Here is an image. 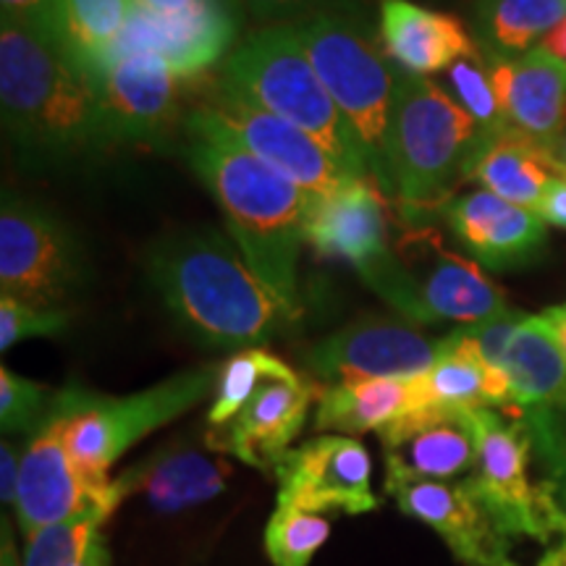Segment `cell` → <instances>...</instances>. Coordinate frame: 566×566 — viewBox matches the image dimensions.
Masks as SVG:
<instances>
[{"label":"cell","instance_id":"obj_1","mask_svg":"<svg viewBox=\"0 0 566 566\" xmlns=\"http://www.w3.org/2000/svg\"><path fill=\"white\" fill-rule=\"evenodd\" d=\"M184 132L189 166L221 208L229 237L250 260L254 273L302 313L296 265L304 223L317 195L296 187L247 150L212 105L189 113Z\"/></svg>","mask_w":566,"mask_h":566},{"label":"cell","instance_id":"obj_2","mask_svg":"<svg viewBox=\"0 0 566 566\" xmlns=\"http://www.w3.org/2000/svg\"><path fill=\"white\" fill-rule=\"evenodd\" d=\"M147 273L181 328L218 349H254L302 315L254 273L231 237L208 226L160 237L147 252Z\"/></svg>","mask_w":566,"mask_h":566},{"label":"cell","instance_id":"obj_3","mask_svg":"<svg viewBox=\"0 0 566 566\" xmlns=\"http://www.w3.org/2000/svg\"><path fill=\"white\" fill-rule=\"evenodd\" d=\"M0 111L27 166L74 163L113 142L87 74L53 40L24 27H0Z\"/></svg>","mask_w":566,"mask_h":566},{"label":"cell","instance_id":"obj_4","mask_svg":"<svg viewBox=\"0 0 566 566\" xmlns=\"http://www.w3.org/2000/svg\"><path fill=\"white\" fill-rule=\"evenodd\" d=\"M221 87L300 126L354 179L370 176L363 145L317 76L294 24H271L239 42L223 61Z\"/></svg>","mask_w":566,"mask_h":566},{"label":"cell","instance_id":"obj_5","mask_svg":"<svg viewBox=\"0 0 566 566\" xmlns=\"http://www.w3.org/2000/svg\"><path fill=\"white\" fill-rule=\"evenodd\" d=\"M218 375L221 365L189 367L129 396H105L80 386L55 391L53 412L63 417L66 449L84 483L116 501L111 467L142 438L166 428L216 394Z\"/></svg>","mask_w":566,"mask_h":566},{"label":"cell","instance_id":"obj_6","mask_svg":"<svg viewBox=\"0 0 566 566\" xmlns=\"http://www.w3.org/2000/svg\"><path fill=\"white\" fill-rule=\"evenodd\" d=\"M478 134L475 118L441 84L399 74L386 142L391 195L412 210L446 200Z\"/></svg>","mask_w":566,"mask_h":566},{"label":"cell","instance_id":"obj_7","mask_svg":"<svg viewBox=\"0 0 566 566\" xmlns=\"http://www.w3.org/2000/svg\"><path fill=\"white\" fill-rule=\"evenodd\" d=\"M294 27L317 76L363 145L370 176L386 195H391L386 142L399 74L365 30V21L315 17Z\"/></svg>","mask_w":566,"mask_h":566},{"label":"cell","instance_id":"obj_8","mask_svg":"<svg viewBox=\"0 0 566 566\" xmlns=\"http://www.w3.org/2000/svg\"><path fill=\"white\" fill-rule=\"evenodd\" d=\"M420 254L388 252L359 273L375 294L415 325H475L506 310V296L475 260L446 252L430 229L415 231Z\"/></svg>","mask_w":566,"mask_h":566},{"label":"cell","instance_id":"obj_9","mask_svg":"<svg viewBox=\"0 0 566 566\" xmlns=\"http://www.w3.org/2000/svg\"><path fill=\"white\" fill-rule=\"evenodd\" d=\"M478 464L467 485L512 541L566 537V512L546 483H533V443L520 422L499 409H475Z\"/></svg>","mask_w":566,"mask_h":566},{"label":"cell","instance_id":"obj_10","mask_svg":"<svg viewBox=\"0 0 566 566\" xmlns=\"http://www.w3.org/2000/svg\"><path fill=\"white\" fill-rule=\"evenodd\" d=\"M82 247L45 205L3 192L0 205V292L55 310L84 283Z\"/></svg>","mask_w":566,"mask_h":566},{"label":"cell","instance_id":"obj_11","mask_svg":"<svg viewBox=\"0 0 566 566\" xmlns=\"http://www.w3.org/2000/svg\"><path fill=\"white\" fill-rule=\"evenodd\" d=\"M443 338L424 336L415 323L363 317L331 336L321 338L302 354V365L315 378L365 380V378H417L436 365Z\"/></svg>","mask_w":566,"mask_h":566},{"label":"cell","instance_id":"obj_12","mask_svg":"<svg viewBox=\"0 0 566 566\" xmlns=\"http://www.w3.org/2000/svg\"><path fill=\"white\" fill-rule=\"evenodd\" d=\"M279 480L275 504L307 512L367 514L378 509L370 454L357 438L323 433L294 446L273 470Z\"/></svg>","mask_w":566,"mask_h":566},{"label":"cell","instance_id":"obj_13","mask_svg":"<svg viewBox=\"0 0 566 566\" xmlns=\"http://www.w3.org/2000/svg\"><path fill=\"white\" fill-rule=\"evenodd\" d=\"M388 483L467 478L478 464L475 409L417 407L378 430Z\"/></svg>","mask_w":566,"mask_h":566},{"label":"cell","instance_id":"obj_14","mask_svg":"<svg viewBox=\"0 0 566 566\" xmlns=\"http://www.w3.org/2000/svg\"><path fill=\"white\" fill-rule=\"evenodd\" d=\"M317 391L321 388L310 384L294 367H283L281 373L263 380V386L231 422L208 428L205 446L212 454H231L254 470L273 472L304 430Z\"/></svg>","mask_w":566,"mask_h":566},{"label":"cell","instance_id":"obj_15","mask_svg":"<svg viewBox=\"0 0 566 566\" xmlns=\"http://www.w3.org/2000/svg\"><path fill=\"white\" fill-rule=\"evenodd\" d=\"M386 493L407 516L428 525L462 566H520L512 558V537L495 522L467 480H417L388 483Z\"/></svg>","mask_w":566,"mask_h":566},{"label":"cell","instance_id":"obj_16","mask_svg":"<svg viewBox=\"0 0 566 566\" xmlns=\"http://www.w3.org/2000/svg\"><path fill=\"white\" fill-rule=\"evenodd\" d=\"M90 82L113 142H160L179 118L184 80L150 51L108 63Z\"/></svg>","mask_w":566,"mask_h":566},{"label":"cell","instance_id":"obj_17","mask_svg":"<svg viewBox=\"0 0 566 566\" xmlns=\"http://www.w3.org/2000/svg\"><path fill=\"white\" fill-rule=\"evenodd\" d=\"M237 32L239 21L229 0H210V3L197 6L187 13H176V17H158V13L137 6L129 27L113 45L105 66L129 53L150 51L160 55L179 80H197L202 71L216 66L229 53Z\"/></svg>","mask_w":566,"mask_h":566},{"label":"cell","instance_id":"obj_18","mask_svg":"<svg viewBox=\"0 0 566 566\" xmlns=\"http://www.w3.org/2000/svg\"><path fill=\"white\" fill-rule=\"evenodd\" d=\"M95 506L111 514L118 509L116 501L95 493L84 483L66 449L63 417L53 412L51 420L30 436V443L21 454L19 493L13 504L21 533L30 537L42 527L59 525Z\"/></svg>","mask_w":566,"mask_h":566},{"label":"cell","instance_id":"obj_19","mask_svg":"<svg viewBox=\"0 0 566 566\" xmlns=\"http://www.w3.org/2000/svg\"><path fill=\"white\" fill-rule=\"evenodd\" d=\"M212 108L231 126V132L237 134L247 150H252L268 166H273L286 179H292L296 187L325 197L334 195L336 189H342L344 184L354 179L342 163L307 132L283 122V118L273 116L265 108H258V105L244 101L237 92L221 87V84H218Z\"/></svg>","mask_w":566,"mask_h":566},{"label":"cell","instance_id":"obj_20","mask_svg":"<svg viewBox=\"0 0 566 566\" xmlns=\"http://www.w3.org/2000/svg\"><path fill=\"white\" fill-rule=\"evenodd\" d=\"M443 218L459 244L488 271L533 265L546 250L548 223L533 208L506 202L485 189L446 202Z\"/></svg>","mask_w":566,"mask_h":566},{"label":"cell","instance_id":"obj_21","mask_svg":"<svg viewBox=\"0 0 566 566\" xmlns=\"http://www.w3.org/2000/svg\"><path fill=\"white\" fill-rule=\"evenodd\" d=\"M386 197L373 176L352 179L334 195L315 197L304 223V244L321 258H342L365 273L391 252Z\"/></svg>","mask_w":566,"mask_h":566},{"label":"cell","instance_id":"obj_22","mask_svg":"<svg viewBox=\"0 0 566 566\" xmlns=\"http://www.w3.org/2000/svg\"><path fill=\"white\" fill-rule=\"evenodd\" d=\"M231 470L200 446L187 441L168 443L139 464L113 478L118 506L132 495H142L147 506L160 514H179L208 504L226 491Z\"/></svg>","mask_w":566,"mask_h":566},{"label":"cell","instance_id":"obj_23","mask_svg":"<svg viewBox=\"0 0 566 566\" xmlns=\"http://www.w3.org/2000/svg\"><path fill=\"white\" fill-rule=\"evenodd\" d=\"M485 63L506 122L546 145L566 122V61L537 45L516 59Z\"/></svg>","mask_w":566,"mask_h":566},{"label":"cell","instance_id":"obj_24","mask_svg":"<svg viewBox=\"0 0 566 566\" xmlns=\"http://www.w3.org/2000/svg\"><path fill=\"white\" fill-rule=\"evenodd\" d=\"M380 45L407 74L430 76L464 55L480 53L478 42L457 17L430 11L412 0H380Z\"/></svg>","mask_w":566,"mask_h":566},{"label":"cell","instance_id":"obj_25","mask_svg":"<svg viewBox=\"0 0 566 566\" xmlns=\"http://www.w3.org/2000/svg\"><path fill=\"white\" fill-rule=\"evenodd\" d=\"M462 176L501 200L535 210L556 174L543 142L516 126H504L478 134Z\"/></svg>","mask_w":566,"mask_h":566},{"label":"cell","instance_id":"obj_26","mask_svg":"<svg viewBox=\"0 0 566 566\" xmlns=\"http://www.w3.org/2000/svg\"><path fill=\"white\" fill-rule=\"evenodd\" d=\"M317 433L359 436L367 430L378 433L396 417L412 412L420 405L417 378H365L338 380L323 386L315 401Z\"/></svg>","mask_w":566,"mask_h":566},{"label":"cell","instance_id":"obj_27","mask_svg":"<svg viewBox=\"0 0 566 566\" xmlns=\"http://www.w3.org/2000/svg\"><path fill=\"white\" fill-rule=\"evenodd\" d=\"M420 405L457 409H506L512 386L504 370L488 367L457 331L443 336V352L428 373L417 375Z\"/></svg>","mask_w":566,"mask_h":566},{"label":"cell","instance_id":"obj_28","mask_svg":"<svg viewBox=\"0 0 566 566\" xmlns=\"http://www.w3.org/2000/svg\"><path fill=\"white\" fill-rule=\"evenodd\" d=\"M504 373L512 386L509 409L566 407V357L548 334L541 315H530L520 325L506 349Z\"/></svg>","mask_w":566,"mask_h":566},{"label":"cell","instance_id":"obj_29","mask_svg":"<svg viewBox=\"0 0 566 566\" xmlns=\"http://www.w3.org/2000/svg\"><path fill=\"white\" fill-rule=\"evenodd\" d=\"M134 0H59L51 40L87 76L105 66L134 17Z\"/></svg>","mask_w":566,"mask_h":566},{"label":"cell","instance_id":"obj_30","mask_svg":"<svg viewBox=\"0 0 566 566\" xmlns=\"http://www.w3.org/2000/svg\"><path fill=\"white\" fill-rule=\"evenodd\" d=\"M566 19V0H478L475 30L485 59H516L543 45Z\"/></svg>","mask_w":566,"mask_h":566},{"label":"cell","instance_id":"obj_31","mask_svg":"<svg viewBox=\"0 0 566 566\" xmlns=\"http://www.w3.org/2000/svg\"><path fill=\"white\" fill-rule=\"evenodd\" d=\"M289 367L283 359L265 349H242L221 365L216 394L208 412V428H221L242 412V407L252 399L254 391L263 386L265 378Z\"/></svg>","mask_w":566,"mask_h":566},{"label":"cell","instance_id":"obj_32","mask_svg":"<svg viewBox=\"0 0 566 566\" xmlns=\"http://www.w3.org/2000/svg\"><path fill=\"white\" fill-rule=\"evenodd\" d=\"M331 535V520L321 512L275 504L265 527V554L273 566H310Z\"/></svg>","mask_w":566,"mask_h":566},{"label":"cell","instance_id":"obj_33","mask_svg":"<svg viewBox=\"0 0 566 566\" xmlns=\"http://www.w3.org/2000/svg\"><path fill=\"white\" fill-rule=\"evenodd\" d=\"M111 512L95 506L87 512L48 525L27 537V551L21 566H80L92 535L103 527Z\"/></svg>","mask_w":566,"mask_h":566},{"label":"cell","instance_id":"obj_34","mask_svg":"<svg viewBox=\"0 0 566 566\" xmlns=\"http://www.w3.org/2000/svg\"><path fill=\"white\" fill-rule=\"evenodd\" d=\"M446 82H449L454 101L475 118L480 132H495L512 126L506 122L504 111H501L499 97H495L491 71H488L483 53L464 55V59L451 63L446 69Z\"/></svg>","mask_w":566,"mask_h":566},{"label":"cell","instance_id":"obj_35","mask_svg":"<svg viewBox=\"0 0 566 566\" xmlns=\"http://www.w3.org/2000/svg\"><path fill=\"white\" fill-rule=\"evenodd\" d=\"M55 391L24 375L0 367V424L6 436L38 433L51 420Z\"/></svg>","mask_w":566,"mask_h":566},{"label":"cell","instance_id":"obj_36","mask_svg":"<svg viewBox=\"0 0 566 566\" xmlns=\"http://www.w3.org/2000/svg\"><path fill=\"white\" fill-rule=\"evenodd\" d=\"M69 328V313L63 307L45 310L0 296V352H9L24 338L59 336Z\"/></svg>","mask_w":566,"mask_h":566},{"label":"cell","instance_id":"obj_37","mask_svg":"<svg viewBox=\"0 0 566 566\" xmlns=\"http://www.w3.org/2000/svg\"><path fill=\"white\" fill-rule=\"evenodd\" d=\"M254 17L273 24H300L315 17H349L365 21L370 0H244Z\"/></svg>","mask_w":566,"mask_h":566},{"label":"cell","instance_id":"obj_38","mask_svg":"<svg viewBox=\"0 0 566 566\" xmlns=\"http://www.w3.org/2000/svg\"><path fill=\"white\" fill-rule=\"evenodd\" d=\"M527 317L530 315L522 313V310L506 307L501 310L499 315L488 317V321H480L475 325H462V328H454V331L488 367H493V370H504L509 344H512L514 334L520 331V325L525 323Z\"/></svg>","mask_w":566,"mask_h":566},{"label":"cell","instance_id":"obj_39","mask_svg":"<svg viewBox=\"0 0 566 566\" xmlns=\"http://www.w3.org/2000/svg\"><path fill=\"white\" fill-rule=\"evenodd\" d=\"M55 3L59 0H0V19L3 24L24 27L51 40Z\"/></svg>","mask_w":566,"mask_h":566},{"label":"cell","instance_id":"obj_40","mask_svg":"<svg viewBox=\"0 0 566 566\" xmlns=\"http://www.w3.org/2000/svg\"><path fill=\"white\" fill-rule=\"evenodd\" d=\"M19 475H21V457L17 446L9 441V436L0 443V499L3 504H17L19 493Z\"/></svg>","mask_w":566,"mask_h":566},{"label":"cell","instance_id":"obj_41","mask_svg":"<svg viewBox=\"0 0 566 566\" xmlns=\"http://www.w3.org/2000/svg\"><path fill=\"white\" fill-rule=\"evenodd\" d=\"M535 212L548 226H556V229L566 231V179L564 176H554V179H551L546 192L541 197V202H537Z\"/></svg>","mask_w":566,"mask_h":566},{"label":"cell","instance_id":"obj_42","mask_svg":"<svg viewBox=\"0 0 566 566\" xmlns=\"http://www.w3.org/2000/svg\"><path fill=\"white\" fill-rule=\"evenodd\" d=\"M139 9L158 13V17H176V13H187L197 9V6L210 3V0H134Z\"/></svg>","mask_w":566,"mask_h":566},{"label":"cell","instance_id":"obj_43","mask_svg":"<svg viewBox=\"0 0 566 566\" xmlns=\"http://www.w3.org/2000/svg\"><path fill=\"white\" fill-rule=\"evenodd\" d=\"M541 321L546 323L548 334L554 336L558 349H562V354L566 357V302L554 304V307H548L546 313H541Z\"/></svg>","mask_w":566,"mask_h":566},{"label":"cell","instance_id":"obj_44","mask_svg":"<svg viewBox=\"0 0 566 566\" xmlns=\"http://www.w3.org/2000/svg\"><path fill=\"white\" fill-rule=\"evenodd\" d=\"M546 153L551 158V166H554V174L566 179V122L562 129L546 142Z\"/></svg>","mask_w":566,"mask_h":566},{"label":"cell","instance_id":"obj_45","mask_svg":"<svg viewBox=\"0 0 566 566\" xmlns=\"http://www.w3.org/2000/svg\"><path fill=\"white\" fill-rule=\"evenodd\" d=\"M80 566H113L111 564L108 543H105V537H103L101 530H97V533L92 535V541H90V546H87V554H84Z\"/></svg>","mask_w":566,"mask_h":566},{"label":"cell","instance_id":"obj_46","mask_svg":"<svg viewBox=\"0 0 566 566\" xmlns=\"http://www.w3.org/2000/svg\"><path fill=\"white\" fill-rule=\"evenodd\" d=\"M543 48H546V51H551L556 55V59H562V61H566V19L562 21V24L556 27L554 32L548 34L546 40H543Z\"/></svg>","mask_w":566,"mask_h":566},{"label":"cell","instance_id":"obj_47","mask_svg":"<svg viewBox=\"0 0 566 566\" xmlns=\"http://www.w3.org/2000/svg\"><path fill=\"white\" fill-rule=\"evenodd\" d=\"M0 566H21L19 556H17V546H13L11 535H9V525H3V546H0Z\"/></svg>","mask_w":566,"mask_h":566},{"label":"cell","instance_id":"obj_48","mask_svg":"<svg viewBox=\"0 0 566 566\" xmlns=\"http://www.w3.org/2000/svg\"><path fill=\"white\" fill-rule=\"evenodd\" d=\"M537 566H566V537H562L554 548H548Z\"/></svg>","mask_w":566,"mask_h":566},{"label":"cell","instance_id":"obj_49","mask_svg":"<svg viewBox=\"0 0 566 566\" xmlns=\"http://www.w3.org/2000/svg\"><path fill=\"white\" fill-rule=\"evenodd\" d=\"M564 512H566V501H564Z\"/></svg>","mask_w":566,"mask_h":566}]
</instances>
